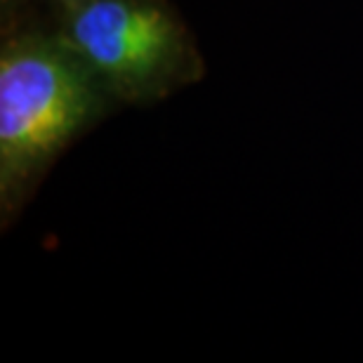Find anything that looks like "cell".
Listing matches in <instances>:
<instances>
[{
	"instance_id": "1",
	"label": "cell",
	"mask_w": 363,
	"mask_h": 363,
	"mask_svg": "<svg viewBox=\"0 0 363 363\" xmlns=\"http://www.w3.org/2000/svg\"><path fill=\"white\" fill-rule=\"evenodd\" d=\"M121 108L60 33L45 3L3 7L0 229H12L57 161Z\"/></svg>"
},
{
	"instance_id": "2",
	"label": "cell",
	"mask_w": 363,
	"mask_h": 363,
	"mask_svg": "<svg viewBox=\"0 0 363 363\" xmlns=\"http://www.w3.org/2000/svg\"><path fill=\"white\" fill-rule=\"evenodd\" d=\"M48 10L123 108L156 106L206 78L199 40L172 0H85Z\"/></svg>"
},
{
	"instance_id": "3",
	"label": "cell",
	"mask_w": 363,
	"mask_h": 363,
	"mask_svg": "<svg viewBox=\"0 0 363 363\" xmlns=\"http://www.w3.org/2000/svg\"><path fill=\"white\" fill-rule=\"evenodd\" d=\"M50 7H71V5H78V3H85V0H40Z\"/></svg>"
},
{
	"instance_id": "4",
	"label": "cell",
	"mask_w": 363,
	"mask_h": 363,
	"mask_svg": "<svg viewBox=\"0 0 363 363\" xmlns=\"http://www.w3.org/2000/svg\"><path fill=\"white\" fill-rule=\"evenodd\" d=\"M19 3V0H0V7H7V5H14Z\"/></svg>"
}]
</instances>
